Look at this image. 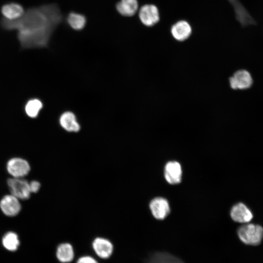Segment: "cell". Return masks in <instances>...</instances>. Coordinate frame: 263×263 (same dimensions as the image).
<instances>
[{
	"mask_svg": "<svg viewBox=\"0 0 263 263\" xmlns=\"http://www.w3.org/2000/svg\"><path fill=\"white\" fill-rule=\"evenodd\" d=\"M63 16L55 3L30 7L18 19L9 21L2 18L1 27L16 31L23 49L46 47L55 29L62 22Z\"/></svg>",
	"mask_w": 263,
	"mask_h": 263,
	"instance_id": "6da1fadb",
	"label": "cell"
},
{
	"mask_svg": "<svg viewBox=\"0 0 263 263\" xmlns=\"http://www.w3.org/2000/svg\"><path fill=\"white\" fill-rule=\"evenodd\" d=\"M237 234L240 240L244 244L257 245L263 238V227L259 225L247 224L238 228Z\"/></svg>",
	"mask_w": 263,
	"mask_h": 263,
	"instance_id": "7a4b0ae2",
	"label": "cell"
},
{
	"mask_svg": "<svg viewBox=\"0 0 263 263\" xmlns=\"http://www.w3.org/2000/svg\"><path fill=\"white\" fill-rule=\"evenodd\" d=\"M7 184L11 194L19 199H28L30 196L31 191L29 183L22 178H10L7 181Z\"/></svg>",
	"mask_w": 263,
	"mask_h": 263,
	"instance_id": "3957f363",
	"label": "cell"
},
{
	"mask_svg": "<svg viewBox=\"0 0 263 263\" xmlns=\"http://www.w3.org/2000/svg\"><path fill=\"white\" fill-rule=\"evenodd\" d=\"M138 16L142 23L147 27L154 25L160 20L158 9L152 4L143 5L139 10Z\"/></svg>",
	"mask_w": 263,
	"mask_h": 263,
	"instance_id": "277c9868",
	"label": "cell"
},
{
	"mask_svg": "<svg viewBox=\"0 0 263 263\" xmlns=\"http://www.w3.org/2000/svg\"><path fill=\"white\" fill-rule=\"evenodd\" d=\"M7 170L13 177L22 178L30 170L28 162L21 158L15 157L10 159L7 164Z\"/></svg>",
	"mask_w": 263,
	"mask_h": 263,
	"instance_id": "5b68a950",
	"label": "cell"
},
{
	"mask_svg": "<svg viewBox=\"0 0 263 263\" xmlns=\"http://www.w3.org/2000/svg\"><path fill=\"white\" fill-rule=\"evenodd\" d=\"M92 246L96 256L104 260L109 259L114 250L113 243L108 239L103 237L95 238L92 242Z\"/></svg>",
	"mask_w": 263,
	"mask_h": 263,
	"instance_id": "8992f818",
	"label": "cell"
},
{
	"mask_svg": "<svg viewBox=\"0 0 263 263\" xmlns=\"http://www.w3.org/2000/svg\"><path fill=\"white\" fill-rule=\"evenodd\" d=\"M150 208L154 217L160 220L164 219L170 211L168 201L161 197L153 199L150 202Z\"/></svg>",
	"mask_w": 263,
	"mask_h": 263,
	"instance_id": "52a82bcc",
	"label": "cell"
},
{
	"mask_svg": "<svg viewBox=\"0 0 263 263\" xmlns=\"http://www.w3.org/2000/svg\"><path fill=\"white\" fill-rule=\"evenodd\" d=\"M0 208L8 216L17 215L21 209L19 199L12 194L4 196L0 201Z\"/></svg>",
	"mask_w": 263,
	"mask_h": 263,
	"instance_id": "ba28073f",
	"label": "cell"
},
{
	"mask_svg": "<svg viewBox=\"0 0 263 263\" xmlns=\"http://www.w3.org/2000/svg\"><path fill=\"white\" fill-rule=\"evenodd\" d=\"M252 83V77L246 70H239L229 78L230 86L234 90L247 89L251 86Z\"/></svg>",
	"mask_w": 263,
	"mask_h": 263,
	"instance_id": "9c48e42d",
	"label": "cell"
},
{
	"mask_svg": "<svg viewBox=\"0 0 263 263\" xmlns=\"http://www.w3.org/2000/svg\"><path fill=\"white\" fill-rule=\"evenodd\" d=\"M182 170L180 164L175 161L168 162L165 166L164 176L169 184L171 185L180 183Z\"/></svg>",
	"mask_w": 263,
	"mask_h": 263,
	"instance_id": "30bf717a",
	"label": "cell"
},
{
	"mask_svg": "<svg viewBox=\"0 0 263 263\" xmlns=\"http://www.w3.org/2000/svg\"><path fill=\"white\" fill-rule=\"evenodd\" d=\"M230 216L234 221L241 223H248L253 217L250 209L243 203H237L232 207Z\"/></svg>",
	"mask_w": 263,
	"mask_h": 263,
	"instance_id": "8fae6325",
	"label": "cell"
},
{
	"mask_svg": "<svg viewBox=\"0 0 263 263\" xmlns=\"http://www.w3.org/2000/svg\"><path fill=\"white\" fill-rule=\"evenodd\" d=\"M1 13L3 19L9 21L19 19L24 14L25 10L19 3L9 2L4 4L1 7Z\"/></svg>",
	"mask_w": 263,
	"mask_h": 263,
	"instance_id": "7c38bea8",
	"label": "cell"
},
{
	"mask_svg": "<svg viewBox=\"0 0 263 263\" xmlns=\"http://www.w3.org/2000/svg\"><path fill=\"white\" fill-rule=\"evenodd\" d=\"M170 32L175 39L179 41H183L190 37L192 28L188 21L180 20L172 25Z\"/></svg>",
	"mask_w": 263,
	"mask_h": 263,
	"instance_id": "4fadbf2b",
	"label": "cell"
},
{
	"mask_svg": "<svg viewBox=\"0 0 263 263\" xmlns=\"http://www.w3.org/2000/svg\"><path fill=\"white\" fill-rule=\"evenodd\" d=\"M57 260L61 263H70L75 258V250L69 243H62L58 245L56 251Z\"/></svg>",
	"mask_w": 263,
	"mask_h": 263,
	"instance_id": "5bb4252c",
	"label": "cell"
},
{
	"mask_svg": "<svg viewBox=\"0 0 263 263\" xmlns=\"http://www.w3.org/2000/svg\"><path fill=\"white\" fill-rule=\"evenodd\" d=\"M59 124L63 129L69 132H77L80 129L75 115L71 112H64L61 115Z\"/></svg>",
	"mask_w": 263,
	"mask_h": 263,
	"instance_id": "9a60e30c",
	"label": "cell"
},
{
	"mask_svg": "<svg viewBox=\"0 0 263 263\" xmlns=\"http://www.w3.org/2000/svg\"><path fill=\"white\" fill-rule=\"evenodd\" d=\"M145 263H185L180 258L166 252H155L150 256Z\"/></svg>",
	"mask_w": 263,
	"mask_h": 263,
	"instance_id": "2e32d148",
	"label": "cell"
},
{
	"mask_svg": "<svg viewBox=\"0 0 263 263\" xmlns=\"http://www.w3.org/2000/svg\"><path fill=\"white\" fill-rule=\"evenodd\" d=\"M138 8L137 0H120L116 4L117 12L125 17L133 16L136 13Z\"/></svg>",
	"mask_w": 263,
	"mask_h": 263,
	"instance_id": "e0dca14e",
	"label": "cell"
},
{
	"mask_svg": "<svg viewBox=\"0 0 263 263\" xmlns=\"http://www.w3.org/2000/svg\"><path fill=\"white\" fill-rule=\"evenodd\" d=\"M67 20L70 26L75 30H82L86 23V17L82 14L75 12L70 13Z\"/></svg>",
	"mask_w": 263,
	"mask_h": 263,
	"instance_id": "ac0fdd59",
	"label": "cell"
},
{
	"mask_svg": "<svg viewBox=\"0 0 263 263\" xmlns=\"http://www.w3.org/2000/svg\"><path fill=\"white\" fill-rule=\"evenodd\" d=\"M2 243L7 250L13 251L17 249L19 244L17 234L13 232H8L3 237Z\"/></svg>",
	"mask_w": 263,
	"mask_h": 263,
	"instance_id": "d6986e66",
	"label": "cell"
},
{
	"mask_svg": "<svg viewBox=\"0 0 263 263\" xmlns=\"http://www.w3.org/2000/svg\"><path fill=\"white\" fill-rule=\"evenodd\" d=\"M43 107L42 103L39 99H33L28 101L25 106V112L31 117H36Z\"/></svg>",
	"mask_w": 263,
	"mask_h": 263,
	"instance_id": "ffe728a7",
	"label": "cell"
},
{
	"mask_svg": "<svg viewBox=\"0 0 263 263\" xmlns=\"http://www.w3.org/2000/svg\"><path fill=\"white\" fill-rule=\"evenodd\" d=\"M76 263H99L93 257L90 255H83L80 257Z\"/></svg>",
	"mask_w": 263,
	"mask_h": 263,
	"instance_id": "44dd1931",
	"label": "cell"
},
{
	"mask_svg": "<svg viewBox=\"0 0 263 263\" xmlns=\"http://www.w3.org/2000/svg\"><path fill=\"white\" fill-rule=\"evenodd\" d=\"M40 187V183L37 181H32L29 183V188L31 193L38 192Z\"/></svg>",
	"mask_w": 263,
	"mask_h": 263,
	"instance_id": "7402d4cb",
	"label": "cell"
}]
</instances>
